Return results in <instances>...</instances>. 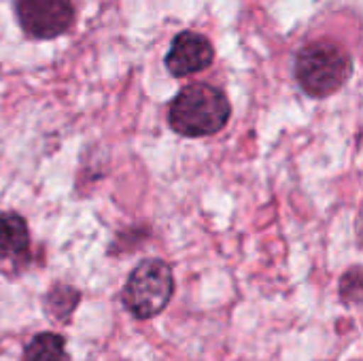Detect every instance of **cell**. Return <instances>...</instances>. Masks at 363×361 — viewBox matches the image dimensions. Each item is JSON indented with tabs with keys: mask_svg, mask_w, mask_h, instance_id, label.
<instances>
[{
	"mask_svg": "<svg viewBox=\"0 0 363 361\" xmlns=\"http://www.w3.org/2000/svg\"><path fill=\"white\" fill-rule=\"evenodd\" d=\"M232 115L228 96L208 83L183 87L168 109L170 128L187 138H202L221 132Z\"/></svg>",
	"mask_w": 363,
	"mask_h": 361,
	"instance_id": "6da1fadb",
	"label": "cell"
},
{
	"mask_svg": "<svg viewBox=\"0 0 363 361\" xmlns=\"http://www.w3.org/2000/svg\"><path fill=\"white\" fill-rule=\"evenodd\" d=\"M349 74L351 57L336 43H311L296 57V79L313 98L332 96L347 83Z\"/></svg>",
	"mask_w": 363,
	"mask_h": 361,
	"instance_id": "7a4b0ae2",
	"label": "cell"
},
{
	"mask_svg": "<svg viewBox=\"0 0 363 361\" xmlns=\"http://www.w3.org/2000/svg\"><path fill=\"white\" fill-rule=\"evenodd\" d=\"M174 277L170 266L164 260H145L140 262L123 285V306L136 319L157 317L172 300Z\"/></svg>",
	"mask_w": 363,
	"mask_h": 361,
	"instance_id": "3957f363",
	"label": "cell"
},
{
	"mask_svg": "<svg viewBox=\"0 0 363 361\" xmlns=\"http://www.w3.org/2000/svg\"><path fill=\"white\" fill-rule=\"evenodd\" d=\"M15 13L26 34L55 38L74 21L72 0H15Z\"/></svg>",
	"mask_w": 363,
	"mask_h": 361,
	"instance_id": "277c9868",
	"label": "cell"
},
{
	"mask_svg": "<svg viewBox=\"0 0 363 361\" xmlns=\"http://www.w3.org/2000/svg\"><path fill=\"white\" fill-rule=\"evenodd\" d=\"M215 51L206 36L198 32H181L166 55V66L174 77H189L202 72L213 64Z\"/></svg>",
	"mask_w": 363,
	"mask_h": 361,
	"instance_id": "5b68a950",
	"label": "cell"
},
{
	"mask_svg": "<svg viewBox=\"0 0 363 361\" xmlns=\"http://www.w3.org/2000/svg\"><path fill=\"white\" fill-rule=\"evenodd\" d=\"M28 223L17 213H0V260H19L28 253Z\"/></svg>",
	"mask_w": 363,
	"mask_h": 361,
	"instance_id": "8992f818",
	"label": "cell"
},
{
	"mask_svg": "<svg viewBox=\"0 0 363 361\" xmlns=\"http://www.w3.org/2000/svg\"><path fill=\"white\" fill-rule=\"evenodd\" d=\"M21 361H70V355L66 351V340L60 334L43 332L23 347Z\"/></svg>",
	"mask_w": 363,
	"mask_h": 361,
	"instance_id": "52a82bcc",
	"label": "cell"
},
{
	"mask_svg": "<svg viewBox=\"0 0 363 361\" xmlns=\"http://www.w3.org/2000/svg\"><path fill=\"white\" fill-rule=\"evenodd\" d=\"M79 300H81L79 289L68 285H53L45 296V311L53 321L66 323L74 313V309L79 306Z\"/></svg>",
	"mask_w": 363,
	"mask_h": 361,
	"instance_id": "ba28073f",
	"label": "cell"
},
{
	"mask_svg": "<svg viewBox=\"0 0 363 361\" xmlns=\"http://www.w3.org/2000/svg\"><path fill=\"white\" fill-rule=\"evenodd\" d=\"M340 291H342V300L347 302H359V291H362V281H359V268H353L349 272H345L342 281H340Z\"/></svg>",
	"mask_w": 363,
	"mask_h": 361,
	"instance_id": "9c48e42d",
	"label": "cell"
}]
</instances>
